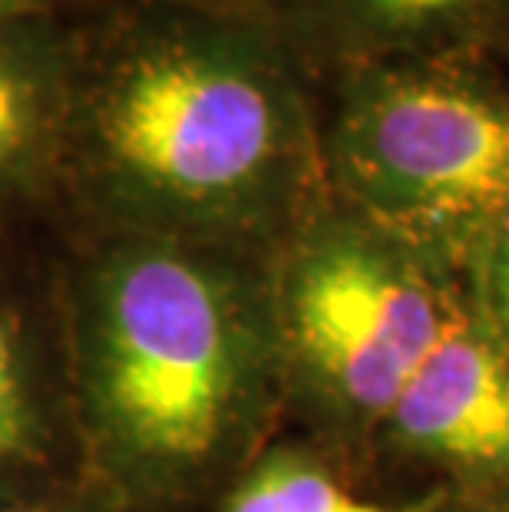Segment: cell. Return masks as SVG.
Here are the masks:
<instances>
[{"label": "cell", "mask_w": 509, "mask_h": 512, "mask_svg": "<svg viewBox=\"0 0 509 512\" xmlns=\"http://www.w3.org/2000/svg\"><path fill=\"white\" fill-rule=\"evenodd\" d=\"M57 228L275 255L328 205L314 80L262 14L73 17Z\"/></svg>", "instance_id": "cell-1"}, {"label": "cell", "mask_w": 509, "mask_h": 512, "mask_svg": "<svg viewBox=\"0 0 509 512\" xmlns=\"http://www.w3.org/2000/svg\"><path fill=\"white\" fill-rule=\"evenodd\" d=\"M272 258L57 228L86 483L133 512H202L285 423Z\"/></svg>", "instance_id": "cell-2"}, {"label": "cell", "mask_w": 509, "mask_h": 512, "mask_svg": "<svg viewBox=\"0 0 509 512\" xmlns=\"http://www.w3.org/2000/svg\"><path fill=\"white\" fill-rule=\"evenodd\" d=\"M328 202L453 275L509 199L493 53L394 57L314 80Z\"/></svg>", "instance_id": "cell-3"}, {"label": "cell", "mask_w": 509, "mask_h": 512, "mask_svg": "<svg viewBox=\"0 0 509 512\" xmlns=\"http://www.w3.org/2000/svg\"><path fill=\"white\" fill-rule=\"evenodd\" d=\"M447 278L331 202L301 225L272 258L285 420L354 463L371 453L460 308Z\"/></svg>", "instance_id": "cell-4"}, {"label": "cell", "mask_w": 509, "mask_h": 512, "mask_svg": "<svg viewBox=\"0 0 509 512\" xmlns=\"http://www.w3.org/2000/svg\"><path fill=\"white\" fill-rule=\"evenodd\" d=\"M86 483L57 285V228H0V503Z\"/></svg>", "instance_id": "cell-5"}, {"label": "cell", "mask_w": 509, "mask_h": 512, "mask_svg": "<svg viewBox=\"0 0 509 512\" xmlns=\"http://www.w3.org/2000/svg\"><path fill=\"white\" fill-rule=\"evenodd\" d=\"M374 450L509 479V357L467 301L397 397Z\"/></svg>", "instance_id": "cell-6"}, {"label": "cell", "mask_w": 509, "mask_h": 512, "mask_svg": "<svg viewBox=\"0 0 509 512\" xmlns=\"http://www.w3.org/2000/svg\"><path fill=\"white\" fill-rule=\"evenodd\" d=\"M311 80L424 53H509V0H265L258 10Z\"/></svg>", "instance_id": "cell-7"}, {"label": "cell", "mask_w": 509, "mask_h": 512, "mask_svg": "<svg viewBox=\"0 0 509 512\" xmlns=\"http://www.w3.org/2000/svg\"><path fill=\"white\" fill-rule=\"evenodd\" d=\"M73 50L70 17L0 24V228H57Z\"/></svg>", "instance_id": "cell-8"}, {"label": "cell", "mask_w": 509, "mask_h": 512, "mask_svg": "<svg viewBox=\"0 0 509 512\" xmlns=\"http://www.w3.org/2000/svg\"><path fill=\"white\" fill-rule=\"evenodd\" d=\"M440 503V496L371 493L354 460L281 430L202 512H440Z\"/></svg>", "instance_id": "cell-9"}, {"label": "cell", "mask_w": 509, "mask_h": 512, "mask_svg": "<svg viewBox=\"0 0 509 512\" xmlns=\"http://www.w3.org/2000/svg\"><path fill=\"white\" fill-rule=\"evenodd\" d=\"M460 275L470 311L509 357V199L473 245Z\"/></svg>", "instance_id": "cell-10"}, {"label": "cell", "mask_w": 509, "mask_h": 512, "mask_svg": "<svg viewBox=\"0 0 509 512\" xmlns=\"http://www.w3.org/2000/svg\"><path fill=\"white\" fill-rule=\"evenodd\" d=\"M0 512H133L119 506L113 496H106L103 489L93 483H77L57 493L34 496V499H17V503H0Z\"/></svg>", "instance_id": "cell-11"}, {"label": "cell", "mask_w": 509, "mask_h": 512, "mask_svg": "<svg viewBox=\"0 0 509 512\" xmlns=\"http://www.w3.org/2000/svg\"><path fill=\"white\" fill-rule=\"evenodd\" d=\"M116 4H166V7H186V10H212V14H258L265 0H83L77 17L93 14V10H103V7H116Z\"/></svg>", "instance_id": "cell-12"}, {"label": "cell", "mask_w": 509, "mask_h": 512, "mask_svg": "<svg viewBox=\"0 0 509 512\" xmlns=\"http://www.w3.org/2000/svg\"><path fill=\"white\" fill-rule=\"evenodd\" d=\"M83 0H0V24L40 17H77Z\"/></svg>", "instance_id": "cell-13"}]
</instances>
